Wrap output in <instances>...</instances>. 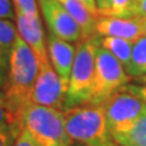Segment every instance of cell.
<instances>
[{"mask_svg":"<svg viewBox=\"0 0 146 146\" xmlns=\"http://www.w3.org/2000/svg\"><path fill=\"white\" fill-rule=\"evenodd\" d=\"M39 73V61L20 36L9 58V74L3 88L6 106L15 112L20 119V112L27 104L31 90Z\"/></svg>","mask_w":146,"mask_h":146,"instance_id":"6da1fadb","label":"cell"},{"mask_svg":"<svg viewBox=\"0 0 146 146\" xmlns=\"http://www.w3.org/2000/svg\"><path fill=\"white\" fill-rule=\"evenodd\" d=\"M63 122L73 143L99 146L112 139L102 104H83L65 110Z\"/></svg>","mask_w":146,"mask_h":146,"instance_id":"7a4b0ae2","label":"cell"},{"mask_svg":"<svg viewBox=\"0 0 146 146\" xmlns=\"http://www.w3.org/2000/svg\"><path fill=\"white\" fill-rule=\"evenodd\" d=\"M21 128L31 134L38 146H71L62 111L40 105L27 104L20 112Z\"/></svg>","mask_w":146,"mask_h":146,"instance_id":"3957f363","label":"cell"},{"mask_svg":"<svg viewBox=\"0 0 146 146\" xmlns=\"http://www.w3.org/2000/svg\"><path fill=\"white\" fill-rule=\"evenodd\" d=\"M99 45L100 43L96 35L82 40L77 45V52L68 83L66 110L89 102Z\"/></svg>","mask_w":146,"mask_h":146,"instance_id":"277c9868","label":"cell"},{"mask_svg":"<svg viewBox=\"0 0 146 146\" xmlns=\"http://www.w3.org/2000/svg\"><path fill=\"white\" fill-rule=\"evenodd\" d=\"M133 78L124 66L113 55L99 45L95 60V74L88 104H102L104 101L129 84Z\"/></svg>","mask_w":146,"mask_h":146,"instance_id":"5b68a950","label":"cell"},{"mask_svg":"<svg viewBox=\"0 0 146 146\" xmlns=\"http://www.w3.org/2000/svg\"><path fill=\"white\" fill-rule=\"evenodd\" d=\"M111 138L124 133L146 111V101L124 86L102 102Z\"/></svg>","mask_w":146,"mask_h":146,"instance_id":"8992f818","label":"cell"},{"mask_svg":"<svg viewBox=\"0 0 146 146\" xmlns=\"http://www.w3.org/2000/svg\"><path fill=\"white\" fill-rule=\"evenodd\" d=\"M68 85L63 83L50 61L39 65V73L31 90L28 104L51 107L58 111L66 110Z\"/></svg>","mask_w":146,"mask_h":146,"instance_id":"52a82bcc","label":"cell"},{"mask_svg":"<svg viewBox=\"0 0 146 146\" xmlns=\"http://www.w3.org/2000/svg\"><path fill=\"white\" fill-rule=\"evenodd\" d=\"M39 11L50 33L70 43L78 44L85 39L84 32L74 18L57 0H36Z\"/></svg>","mask_w":146,"mask_h":146,"instance_id":"ba28073f","label":"cell"},{"mask_svg":"<svg viewBox=\"0 0 146 146\" xmlns=\"http://www.w3.org/2000/svg\"><path fill=\"white\" fill-rule=\"evenodd\" d=\"M96 36H115L136 42L146 35L145 18L140 16H106L100 15L95 22Z\"/></svg>","mask_w":146,"mask_h":146,"instance_id":"9c48e42d","label":"cell"},{"mask_svg":"<svg viewBox=\"0 0 146 146\" xmlns=\"http://www.w3.org/2000/svg\"><path fill=\"white\" fill-rule=\"evenodd\" d=\"M16 11V27L20 38L33 50L39 65L49 61L48 48H46V39L44 35L43 26L40 17L31 18L22 13L18 9L15 7Z\"/></svg>","mask_w":146,"mask_h":146,"instance_id":"30bf717a","label":"cell"},{"mask_svg":"<svg viewBox=\"0 0 146 146\" xmlns=\"http://www.w3.org/2000/svg\"><path fill=\"white\" fill-rule=\"evenodd\" d=\"M46 48L51 66L63 80V83L68 85L77 48L73 46L72 43L58 38L50 32L46 36Z\"/></svg>","mask_w":146,"mask_h":146,"instance_id":"8fae6325","label":"cell"},{"mask_svg":"<svg viewBox=\"0 0 146 146\" xmlns=\"http://www.w3.org/2000/svg\"><path fill=\"white\" fill-rule=\"evenodd\" d=\"M66 10L71 13V16L78 22L84 32L85 39L95 36L94 27L100 13L91 11L90 9L83 4L80 0H57Z\"/></svg>","mask_w":146,"mask_h":146,"instance_id":"7c38bea8","label":"cell"},{"mask_svg":"<svg viewBox=\"0 0 146 146\" xmlns=\"http://www.w3.org/2000/svg\"><path fill=\"white\" fill-rule=\"evenodd\" d=\"M119 146H146V111L124 133L112 136Z\"/></svg>","mask_w":146,"mask_h":146,"instance_id":"4fadbf2b","label":"cell"},{"mask_svg":"<svg viewBox=\"0 0 146 146\" xmlns=\"http://www.w3.org/2000/svg\"><path fill=\"white\" fill-rule=\"evenodd\" d=\"M99 43L102 48L108 50L123 66L125 71L130 62L131 50H133V42L122 38H115V36H98Z\"/></svg>","mask_w":146,"mask_h":146,"instance_id":"5bb4252c","label":"cell"},{"mask_svg":"<svg viewBox=\"0 0 146 146\" xmlns=\"http://www.w3.org/2000/svg\"><path fill=\"white\" fill-rule=\"evenodd\" d=\"M127 72L131 78L146 73V35H143L133 44L131 57Z\"/></svg>","mask_w":146,"mask_h":146,"instance_id":"9a60e30c","label":"cell"},{"mask_svg":"<svg viewBox=\"0 0 146 146\" xmlns=\"http://www.w3.org/2000/svg\"><path fill=\"white\" fill-rule=\"evenodd\" d=\"M17 27L11 20L0 18V51L7 58H10L11 51L18 39Z\"/></svg>","mask_w":146,"mask_h":146,"instance_id":"2e32d148","label":"cell"},{"mask_svg":"<svg viewBox=\"0 0 146 146\" xmlns=\"http://www.w3.org/2000/svg\"><path fill=\"white\" fill-rule=\"evenodd\" d=\"M133 0H107V9L100 15L129 16Z\"/></svg>","mask_w":146,"mask_h":146,"instance_id":"e0dca14e","label":"cell"},{"mask_svg":"<svg viewBox=\"0 0 146 146\" xmlns=\"http://www.w3.org/2000/svg\"><path fill=\"white\" fill-rule=\"evenodd\" d=\"M20 130V125H0V146H13Z\"/></svg>","mask_w":146,"mask_h":146,"instance_id":"ac0fdd59","label":"cell"},{"mask_svg":"<svg viewBox=\"0 0 146 146\" xmlns=\"http://www.w3.org/2000/svg\"><path fill=\"white\" fill-rule=\"evenodd\" d=\"M13 5L18 9L22 13L31 18L40 17L39 9H38V1L36 0H12Z\"/></svg>","mask_w":146,"mask_h":146,"instance_id":"d6986e66","label":"cell"},{"mask_svg":"<svg viewBox=\"0 0 146 146\" xmlns=\"http://www.w3.org/2000/svg\"><path fill=\"white\" fill-rule=\"evenodd\" d=\"M0 125H20V119L15 112L6 106L4 100L0 99Z\"/></svg>","mask_w":146,"mask_h":146,"instance_id":"ffe728a7","label":"cell"},{"mask_svg":"<svg viewBox=\"0 0 146 146\" xmlns=\"http://www.w3.org/2000/svg\"><path fill=\"white\" fill-rule=\"evenodd\" d=\"M0 18L3 20H15L16 11L12 0H0Z\"/></svg>","mask_w":146,"mask_h":146,"instance_id":"44dd1931","label":"cell"},{"mask_svg":"<svg viewBox=\"0 0 146 146\" xmlns=\"http://www.w3.org/2000/svg\"><path fill=\"white\" fill-rule=\"evenodd\" d=\"M13 146H38V145H36V143L33 140V138L31 136L28 131L25 128H21Z\"/></svg>","mask_w":146,"mask_h":146,"instance_id":"7402d4cb","label":"cell"},{"mask_svg":"<svg viewBox=\"0 0 146 146\" xmlns=\"http://www.w3.org/2000/svg\"><path fill=\"white\" fill-rule=\"evenodd\" d=\"M7 74H9V58L0 51V89L1 90L6 84Z\"/></svg>","mask_w":146,"mask_h":146,"instance_id":"603a6c76","label":"cell"},{"mask_svg":"<svg viewBox=\"0 0 146 146\" xmlns=\"http://www.w3.org/2000/svg\"><path fill=\"white\" fill-rule=\"evenodd\" d=\"M129 16L146 17V0H133Z\"/></svg>","mask_w":146,"mask_h":146,"instance_id":"cb8c5ba5","label":"cell"},{"mask_svg":"<svg viewBox=\"0 0 146 146\" xmlns=\"http://www.w3.org/2000/svg\"><path fill=\"white\" fill-rule=\"evenodd\" d=\"M124 88L130 90L131 93L136 94L138 96H140L143 100L146 101V85H140V84H127L124 85Z\"/></svg>","mask_w":146,"mask_h":146,"instance_id":"d4e9b609","label":"cell"},{"mask_svg":"<svg viewBox=\"0 0 146 146\" xmlns=\"http://www.w3.org/2000/svg\"><path fill=\"white\" fill-rule=\"evenodd\" d=\"M83 4H85L91 11L96 12V13H100L99 12V9H98V5H96V0H80Z\"/></svg>","mask_w":146,"mask_h":146,"instance_id":"484cf974","label":"cell"},{"mask_svg":"<svg viewBox=\"0 0 146 146\" xmlns=\"http://www.w3.org/2000/svg\"><path fill=\"white\" fill-rule=\"evenodd\" d=\"M96 5L99 9V12L102 13L107 9V0H96Z\"/></svg>","mask_w":146,"mask_h":146,"instance_id":"4316f807","label":"cell"},{"mask_svg":"<svg viewBox=\"0 0 146 146\" xmlns=\"http://www.w3.org/2000/svg\"><path fill=\"white\" fill-rule=\"evenodd\" d=\"M134 82H136L138 84L140 85H146V73L143 76H139V77H135V78H133Z\"/></svg>","mask_w":146,"mask_h":146,"instance_id":"83f0119b","label":"cell"},{"mask_svg":"<svg viewBox=\"0 0 146 146\" xmlns=\"http://www.w3.org/2000/svg\"><path fill=\"white\" fill-rule=\"evenodd\" d=\"M99 146H119V145H118L113 139H110V140L106 141V143H104V144L99 145Z\"/></svg>","mask_w":146,"mask_h":146,"instance_id":"f1b7e54d","label":"cell"},{"mask_svg":"<svg viewBox=\"0 0 146 146\" xmlns=\"http://www.w3.org/2000/svg\"><path fill=\"white\" fill-rule=\"evenodd\" d=\"M71 146H85V145H83V144H79V143H73Z\"/></svg>","mask_w":146,"mask_h":146,"instance_id":"f546056e","label":"cell"},{"mask_svg":"<svg viewBox=\"0 0 146 146\" xmlns=\"http://www.w3.org/2000/svg\"><path fill=\"white\" fill-rule=\"evenodd\" d=\"M0 99L4 100V94H3V90L1 89H0ZM4 101H5V100H4Z\"/></svg>","mask_w":146,"mask_h":146,"instance_id":"4dcf8cb0","label":"cell"},{"mask_svg":"<svg viewBox=\"0 0 146 146\" xmlns=\"http://www.w3.org/2000/svg\"><path fill=\"white\" fill-rule=\"evenodd\" d=\"M145 18V27H146V17H144Z\"/></svg>","mask_w":146,"mask_h":146,"instance_id":"1f68e13d","label":"cell"}]
</instances>
